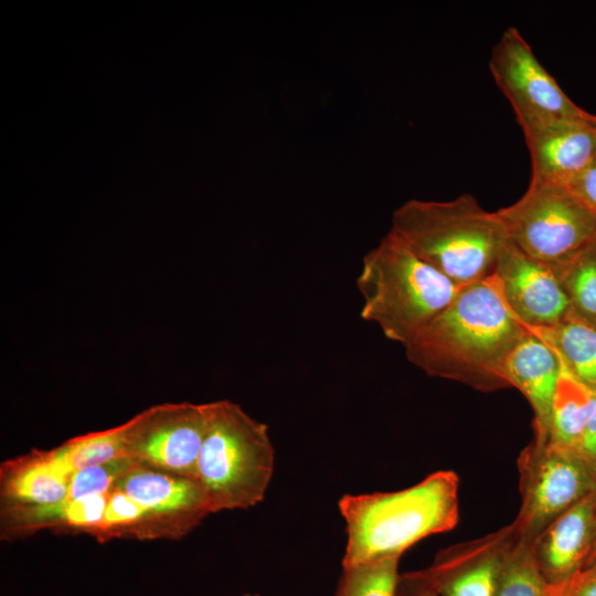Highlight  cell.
I'll return each instance as SVG.
<instances>
[{
  "label": "cell",
  "instance_id": "1",
  "mask_svg": "<svg viewBox=\"0 0 596 596\" xmlns=\"http://www.w3.org/2000/svg\"><path fill=\"white\" fill-rule=\"evenodd\" d=\"M529 329L514 316L493 274L461 287L405 349L424 373L481 392L510 387L504 368Z\"/></svg>",
  "mask_w": 596,
  "mask_h": 596
},
{
  "label": "cell",
  "instance_id": "2",
  "mask_svg": "<svg viewBox=\"0 0 596 596\" xmlns=\"http://www.w3.org/2000/svg\"><path fill=\"white\" fill-rule=\"evenodd\" d=\"M458 491V476L439 470L406 489L343 496L338 503L347 532L342 567L400 558L418 541L450 531L459 519Z\"/></svg>",
  "mask_w": 596,
  "mask_h": 596
},
{
  "label": "cell",
  "instance_id": "3",
  "mask_svg": "<svg viewBox=\"0 0 596 596\" xmlns=\"http://www.w3.org/2000/svg\"><path fill=\"white\" fill-rule=\"evenodd\" d=\"M390 231L461 287L493 275L509 241L497 212L469 193L448 201L411 199L394 210Z\"/></svg>",
  "mask_w": 596,
  "mask_h": 596
},
{
  "label": "cell",
  "instance_id": "4",
  "mask_svg": "<svg viewBox=\"0 0 596 596\" xmlns=\"http://www.w3.org/2000/svg\"><path fill=\"white\" fill-rule=\"evenodd\" d=\"M360 316L405 347L457 296L458 286L389 231L362 259Z\"/></svg>",
  "mask_w": 596,
  "mask_h": 596
},
{
  "label": "cell",
  "instance_id": "5",
  "mask_svg": "<svg viewBox=\"0 0 596 596\" xmlns=\"http://www.w3.org/2000/svg\"><path fill=\"white\" fill-rule=\"evenodd\" d=\"M275 466L268 427L228 400L209 402L207 428L196 465L211 513L262 502Z\"/></svg>",
  "mask_w": 596,
  "mask_h": 596
},
{
  "label": "cell",
  "instance_id": "6",
  "mask_svg": "<svg viewBox=\"0 0 596 596\" xmlns=\"http://www.w3.org/2000/svg\"><path fill=\"white\" fill-rule=\"evenodd\" d=\"M496 212L517 248L551 266L596 244V212L562 184L530 182L515 202Z\"/></svg>",
  "mask_w": 596,
  "mask_h": 596
},
{
  "label": "cell",
  "instance_id": "7",
  "mask_svg": "<svg viewBox=\"0 0 596 596\" xmlns=\"http://www.w3.org/2000/svg\"><path fill=\"white\" fill-rule=\"evenodd\" d=\"M489 70L523 135L562 123L596 119V114L566 95L515 26L507 28L492 47Z\"/></svg>",
  "mask_w": 596,
  "mask_h": 596
},
{
  "label": "cell",
  "instance_id": "8",
  "mask_svg": "<svg viewBox=\"0 0 596 596\" xmlns=\"http://www.w3.org/2000/svg\"><path fill=\"white\" fill-rule=\"evenodd\" d=\"M521 507L514 524L531 543L556 517L596 490V480L570 448L532 440L519 457Z\"/></svg>",
  "mask_w": 596,
  "mask_h": 596
},
{
  "label": "cell",
  "instance_id": "9",
  "mask_svg": "<svg viewBox=\"0 0 596 596\" xmlns=\"http://www.w3.org/2000/svg\"><path fill=\"white\" fill-rule=\"evenodd\" d=\"M207 422L209 403L152 405L123 423L125 457L150 469L195 478Z\"/></svg>",
  "mask_w": 596,
  "mask_h": 596
},
{
  "label": "cell",
  "instance_id": "10",
  "mask_svg": "<svg viewBox=\"0 0 596 596\" xmlns=\"http://www.w3.org/2000/svg\"><path fill=\"white\" fill-rule=\"evenodd\" d=\"M114 488L143 509L145 540L181 539L211 513L205 491L195 478L150 469L134 461Z\"/></svg>",
  "mask_w": 596,
  "mask_h": 596
},
{
  "label": "cell",
  "instance_id": "11",
  "mask_svg": "<svg viewBox=\"0 0 596 596\" xmlns=\"http://www.w3.org/2000/svg\"><path fill=\"white\" fill-rule=\"evenodd\" d=\"M493 274L510 309L529 330L553 328L572 313L554 268L525 255L510 241Z\"/></svg>",
  "mask_w": 596,
  "mask_h": 596
},
{
  "label": "cell",
  "instance_id": "12",
  "mask_svg": "<svg viewBox=\"0 0 596 596\" xmlns=\"http://www.w3.org/2000/svg\"><path fill=\"white\" fill-rule=\"evenodd\" d=\"M518 536L514 522L440 552L426 575L440 596H494L501 558Z\"/></svg>",
  "mask_w": 596,
  "mask_h": 596
},
{
  "label": "cell",
  "instance_id": "13",
  "mask_svg": "<svg viewBox=\"0 0 596 596\" xmlns=\"http://www.w3.org/2000/svg\"><path fill=\"white\" fill-rule=\"evenodd\" d=\"M530 545L547 584L586 566L596 552V490L556 517Z\"/></svg>",
  "mask_w": 596,
  "mask_h": 596
},
{
  "label": "cell",
  "instance_id": "14",
  "mask_svg": "<svg viewBox=\"0 0 596 596\" xmlns=\"http://www.w3.org/2000/svg\"><path fill=\"white\" fill-rule=\"evenodd\" d=\"M524 138L530 182L565 185L596 160V119L562 123Z\"/></svg>",
  "mask_w": 596,
  "mask_h": 596
},
{
  "label": "cell",
  "instance_id": "15",
  "mask_svg": "<svg viewBox=\"0 0 596 596\" xmlns=\"http://www.w3.org/2000/svg\"><path fill=\"white\" fill-rule=\"evenodd\" d=\"M562 363L553 348L529 330L511 352L504 368L510 387L519 390L530 403L534 440L547 441L551 406Z\"/></svg>",
  "mask_w": 596,
  "mask_h": 596
},
{
  "label": "cell",
  "instance_id": "16",
  "mask_svg": "<svg viewBox=\"0 0 596 596\" xmlns=\"http://www.w3.org/2000/svg\"><path fill=\"white\" fill-rule=\"evenodd\" d=\"M73 471L55 448L34 449L0 468L1 503L51 505L67 498Z\"/></svg>",
  "mask_w": 596,
  "mask_h": 596
},
{
  "label": "cell",
  "instance_id": "17",
  "mask_svg": "<svg viewBox=\"0 0 596 596\" xmlns=\"http://www.w3.org/2000/svg\"><path fill=\"white\" fill-rule=\"evenodd\" d=\"M596 408V392L562 365L552 400L547 441L573 449Z\"/></svg>",
  "mask_w": 596,
  "mask_h": 596
},
{
  "label": "cell",
  "instance_id": "18",
  "mask_svg": "<svg viewBox=\"0 0 596 596\" xmlns=\"http://www.w3.org/2000/svg\"><path fill=\"white\" fill-rule=\"evenodd\" d=\"M556 352L564 369L596 392V328L573 313L557 326L531 330Z\"/></svg>",
  "mask_w": 596,
  "mask_h": 596
},
{
  "label": "cell",
  "instance_id": "19",
  "mask_svg": "<svg viewBox=\"0 0 596 596\" xmlns=\"http://www.w3.org/2000/svg\"><path fill=\"white\" fill-rule=\"evenodd\" d=\"M574 316L596 328V244L552 265Z\"/></svg>",
  "mask_w": 596,
  "mask_h": 596
},
{
  "label": "cell",
  "instance_id": "20",
  "mask_svg": "<svg viewBox=\"0 0 596 596\" xmlns=\"http://www.w3.org/2000/svg\"><path fill=\"white\" fill-rule=\"evenodd\" d=\"M546 588L530 543L518 533L501 558L494 596H546Z\"/></svg>",
  "mask_w": 596,
  "mask_h": 596
},
{
  "label": "cell",
  "instance_id": "21",
  "mask_svg": "<svg viewBox=\"0 0 596 596\" xmlns=\"http://www.w3.org/2000/svg\"><path fill=\"white\" fill-rule=\"evenodd\" d=\"M72 471L125 457L124 425L71 438L55 448Z\"/></svg>",
  "mask_w": 596,
  "mask_h": 596
},
{
  "label": "cell",
  "instance_id": "22",
  "mask_svg": "<svg viewBox=\"0 0 596 596\" xmlns=\"http://www.w3.org/2000/svg\"><path fill=\"white\" fill-rule=\"evenodd\" d=\"M397 557L342 567L334 596H395Z\"/></svg>",
  "mask_w": 596,
  "mask_h": 596
},
{
  "label": "cell",
  "instance_id": "23",
  "mask_svg": "<svg viewBox=\"0 0 596 596\" xmlns=\"http://www.w3.org/2000/svg\"><path fill=\"white\" fill-rule=\"evenodd\" d=\"M145 525L146 513L141 505L124 491L113 488L103 522L94 538L99 541L121 538L145 540Z\"/></svg>",
  "mask_w": 596,
  "mask_h": 596
},
{
  "label": "cell",
  "instance_id": "24",
  "mask_svg": "<svg viewBox=\"0 0 596 596\" xmlns=\"http://www.w3.org/2000/svg\"><path fill=\"white\" fill-rule=\"evenodd\" d=\"M131 465L132 460L124 457L74 471L66 499L107 494Z\"/></svg>",
  "mask_w": 596,
  "mask_h": 596
},
{
  "label": "cell",
  "instance_id": "25",
  "mask_svg": "<svg viewBox=\"0 0 596 596\" xmlns=\"http://www.w3.org/2000/svg\"><path fill=\"white\" fill-rule=\"evenodd\" d=\"M546 596H596V558L570 577L547 584Z\"/></svg>",
  "mask_w": 596,
  "mask_h": 596
},
{
  "label": "cell",
  "instance_id": "26",
  "mask_svg": "<svg viewBox=\"0 0 596 596\" xmlns=\"http://www.w3.org/2000/svg\"><path fill=\"white\" fill-rule=\"evenodd\" d=\"M565 187L581 202L596 212V160L571 179Z\"/></svg>",
  "mask_w": 596,
  "mask_h": 596
},
{
  "label": "cell",
  "instance_id": "27",
  "mask_svg": "<svg viewBox=\"0 0 596 596\" xmlns=\"http://www.w3.org/2000/svg\"><path fill=\"white\" fill-rule=\"evenodd\" d=\"M395 596H440L424 570L400 574Z\"/></svg>",
  "mask_w": 596,
  "mask_h": 596
},
{
  "label": "cell",
  "instance_id": "28",
  "mask_svg": "<svg viewBox=\"0 0 596 596\" xmlns=\"http://www.w3.org/2000/svg\"><path fill=\"white\" fill-rule=\"evenodd\" d=\"M596 480V408L583 435L572 449Z\"/></svg>",
  "mask_w": 596,
  "mask_h": 596
},
{
  "label": "cell",
  "instance_id": "29",
  "mask_svg": "<svg viewBox=\"0 0 596 596\" xmlns=\"http://www.w3.org/2000/svg\"><path fill=\"white\" fill-rule=\"evenodd\" d=\"M241 596H258V595L245 594V595H241Z\"/></svg>",
  "mask_w": 596,
  "mask_h": 596
},
{
  "label": "cell",
  "instance_id": "30",
  "mask_svg": "<svg viewBox=\"0 0 596 596\" xmlns=\"http://www.w3.org/2000/svg\"><path fill=\"white\" fill-rule=\"evenodd\" d=\"M595 558H596V552H595V555L593 556L592 561L595 560ZM592 561H590V562H592ZM590 562H589V563H590ZM589 563H588V564H589Z\"/></svg>",
  "mask_w": 596,
  "mask_h": 596
}]
</instances>
